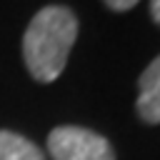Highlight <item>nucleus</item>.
<instances>
[{"mask_svg": "<svg viewBox=\"0 0 160 160\" xmlns=\"http://www.w3.org/2000/svg\"><path fill=\"white\" fill-rule=\"evenodd\" d=\"M140 0H105V5L110 8V10H115V12H125V10H130V8H135Z\"/></svg>", "mask_w": 160, "mask_h": 160, "instance_id": "nucleus-5", "label": "nucleus"}, {"mask_svg": "<svg viewBox=\"0 0 160 160\" xmlns=\"http://www.w3.org/2000/svg\"><path fill=\"white\" fill-rule=\"evenodd\" d=\"M78 38V18L62 5H48L35 12L22 35V60L38 82H52Z\"/></svg>", "mask_w": 160, "mask_h": 160, "instance_id": "nucleus-1", "label": "nucleus"}, {"mask_svg": "<svg viewBox=\"0 0 160 160\" xmlns=\"http://www.w3.org/2000/svg\"><path fill=\"white\" fill-rule=\"evenodd\" d=\"M0 160H45V155L28 138L10 130H0Z\"/></svg>", "mask_w": 160, "mask_h": 160, "instance_id": "nucleus-4", "label": "nucleus"}, {"mask_svg": "<svg viewBox=\"0 0 160 160\" xmlns=\"http://www.w3.org/2000/svg\"><path fill=\"white\" fill-rule=\"evenodd\" d=\"M48 152L52 160H115L110 142L78 125H60L48 135Z\"/></svg>", "mask_w": 160, "mask_h": 160, "instance_id": "nucleus-2", "label": "nucleus"}, {"mask_svg": "<svg viewBox=\"0 0 160 160\" xmlns=\"http://www.w3.org/2000/svg\"><path fill=\"white\" fill-rule=\"evenodd\" d=\"M138 115L145 122H150V125H158L160 122V55L140 75Z\"/></svg>", "mask_w": 160, "mask_h": 160, "instance_id": "nucleus-3", "label": "nucleus"}, {"mask_svg": "<svg viewBox=\"0 0 160 160\" xmlns=\"http://www.w3.org/2000/svg\"><path fill=\"white\" fill-rule=\"evenodd\" d=\"M150 15H152V20L160 25V0H150Z\"/></svg>", "mask_w": 160, "mask_h": 160, "instance_id": "nucleus-6", "label": "nucleus"}]
</instances>
